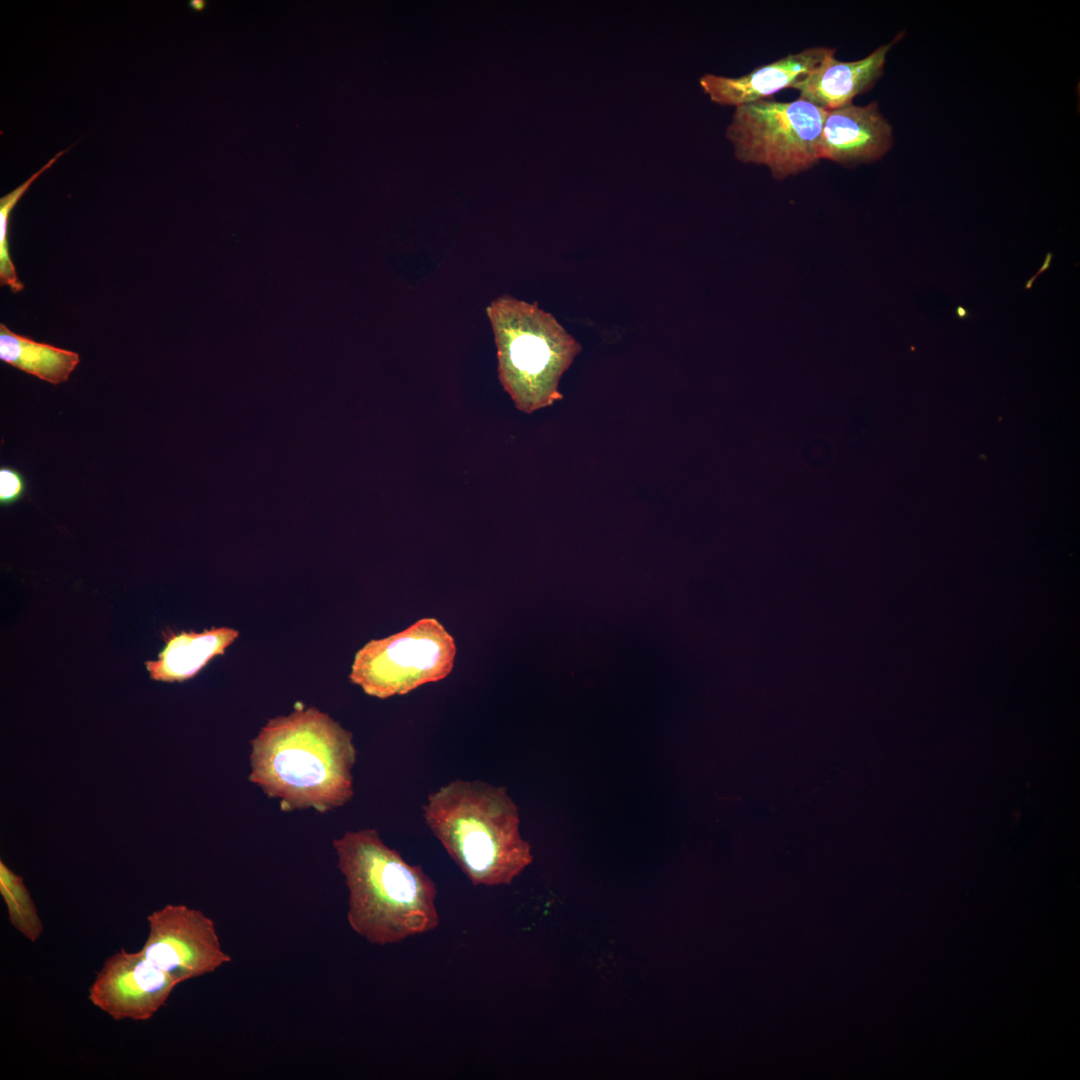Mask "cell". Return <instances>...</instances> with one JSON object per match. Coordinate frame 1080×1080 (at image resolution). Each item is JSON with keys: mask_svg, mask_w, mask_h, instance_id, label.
<instances>
[{"mask_svg": "<svg viewBox=\"0 0 1080 1080\" xmlns=\"http://www.w3.org/2000/svg\"><path fill=\"white\" fill-rule=\"evenodd\" d=\"M832 53L834 48L809 47L738 77L705 74L699 84L712 102L737 107L793 88Z\"/></svg>", "mask_w": 1080, "mask_h": 1080, "instance_id": "cell-10", "label": "cell"}, {"mask_svg": "<svg viewBox=\"0 0 1080 1080\" xmlns=\"http://www.w3.org/2000/svg\"><path fill=\"white\" fill-rule=\"evenodd\" d=\"M0 359L21 371L57 385L68 380L79 354L18 335L0 324Z\"/></svg>", "mask_w": 1080, "mask_h": 1080, "instance_id": "cell-13", "label": "cell"}, {"mask_svg": "<svg viewBox=\"0 0 1080 1080\" xmlns=\"http://www.w3.org/2000/svg\"><path fill=\"white\" fill-rule=\"evenodd\" d=\"M894 143L893 128L877 102L849 104L827 110L820 133L817 156L853 167L883 158Z\"/></svg>", "mask_w": 1080, "mask_h": 1080, "instance_id": "cell-9", "label": "cell"}, {"mask_svg": "<svg viewBox=\"0 0 1080 1080\" xmlns=\"http://www.w3.org/2000/svg\"><path fill=\"white\" fill-rule=\"evenodd\" d=\"M148 937L139 951L179 983L214 972L231 961L214 921L185 905H166L147 917Z\"/></svg>", "mask_w": 1080, "mask_h": 1080, "instance_id": "cell-7", "label": "cell"}, {"mask_svg": "<svg viewBox=\"0 0 1080 1080\" xmlns=\"http://www.w3.org/2000/svg\"><path fill=\"white\" fill-rule=\"evenodd\" d=\"M348 888L347 921L368 942L388 945L434 930L437 889L420 866L406 862L375 829L333 841Z\"/></svg>", "mask_w": 1080, "mask_h": 1080, "instance_id": "cell-2", "label": "cell"}, {"mask_svg": "<svg viewBox=\"0 0 1080 1080\" xmlns=\"http://www.w3.org/2000/svg\"><path fill=\"white\" fill-rule=\"evenodd\" d=\"M826 114L802 98L790 102L765 98L735 107L725 136L737 160L766 166L781 180L819 161L817 146Z\"/></svg>", "mask_w": 1080, "mask_h": 1080, "instance_id": "cell-5", "label": "cell"}, {"mask_svg": "<svg viewBox=\"0 0 1080 1080\" xmlns=\"http://www.w3.org/2000/svg\"><path fill=\"white\" fill-rule=\"evenodd\" d=\"M903 36L904 32L897 34L891 42L856 61H839L832 53L793 89L799 92V98L824 110L852 104L856 96L868 92L880 79L889 51Z\"/></svg>", "mask_w": 1080, "mask_h": 1080, "instance_id": "cell-11", "label": "cell"}, {"mask_svg": "<svg viewBox=\"0 0 1080 1080\" xmlns=\"http://www.w3.org/2000/svg\"><path fill=\"white\" fill-rule=\"evenodd\" d=\"M189 4L197 11H200L205 7V2L202 0H192L189 2Z\"/></svg>", "mask_w": 1080, "mask_h": 1080, "instance_id": "cell-17", "label": "cell"}, {"mask_svg": "<svg viewBox=\"0 0 1080 1080\" xmlns=\"http://www.w3.org/2000/svg\"><path fill=\"white\" fill-rule=\"evenodd\" d=\"M67 151L68 149L57 153L23 184L0 199V284L1 286H8L13 293L22 291L24 284L19 279L9 254L8 229L10 214L31 184Z\"/></svg>", "mask_w": 1080, "mask_h": 1080, "instance_id": "cell-15", "label": "cell"}, {"mask_svg": "<svg viewBox=\"0 0 1080 1080\" xmlns=\"http://www.w3.org/2000/svg\"><path fill=\"white\" fill-rule=\"evenodd\" d=\"M455 656L454 638L436 618L426 617L365 644L355 655L349 678L366 694L385 699L446 678Z\"/></svg>", "mask_w": 1080, "mask_h": 1080, "instance_id": "cell-6", "label": "cell"}, {"mask_svg": "<svg viewBox=\"0 0 1080 1080\" xmlns=\"http://www.w3.org/2000/svg\"><path fill=\"white\" fill-rule=\"evenodd\" d=\"M423 817L474 885H508L532 862L505 787L453 780L428 796Z\"/></svg>", "mask_w": 1080, "mask_h": 1080, "instance_id": "cell-3", "label": "cell"}, {"mask_svg": "<svg viewBox=\"0 0 1080 1080\" xmlns=\"http://www.w3.org/2000/svg\"><path fill=\"white\" fill-rule=\"evenodd\" d=\"M251 745L249 779L283 810L323 812L352 798V734L317 708L270 719Z\"/></svg>", "mask_w": 1080, "mask_h": 1080, "instance_id": "cell-1", "label": "cell"}, {"mask_svg": "<svg viewBox=\"0 0 1080 1080\" xmlns=\"http://www.w3.org/2000/svg\"><path fill=\"white\" fill-rule=\"evenodd\" d=\"M487 313L498 349L499 378L516 407L531 413L562 399L558 383L580 345L549 313L507 296Z\"/></svg>", "mask_w": 1080, "mask_h": 1080, "instance_id": "cell-4", "label": "cell"}, {"mask_svg": "<svg viewBox=\"0 0 1080 1080\" xmlns=\"http://www.w3.org/2000/svg\"><path fill=\"white\" fill-rule=\"evenodd\" d=\"M238 636L239 632L229 627L169 633L158 659L147 661L146 669L152 680L184 682L197 675L214 657L223 655Z\"/></svg>", "mask_w": 1080, "mask_h": 1080, "instance_id": "cell-12", "label": "cell"}, {"mask_svg": "<svg viewBox=\"0 0 1080 1080\" xmlns=\"http://www.w3.org/2000/svg\"><path fill=\"white\" fill-rule=\"evenodd\" d=\"M0 892L6 903L11 925L26 939L36 942L44 925L22 877L0 862Z\"/></svg>", "mask_w": 1080, "mask_h": 1080, "instance_id": "cell-14", "label": "cell"}, {"mask_svg": "<svg viewBox=\"0 0 1080 1080\" xmlns=\"http://www.w3.org/2000/svg\"><path fill=\"white\" fill-rule=\"evenodd\" d=\"M26 491V481L18 470L2 466L0 468V504L8 506L20 500Z\"/></svg>", "mask_w": 1080, "mask_h": 1080, "instance_id": "cell-16", "label": "cell"}, {"mask_svg": "<svg viewBox=\"0 0 1080 1080\" xmlns=\"http://www.w3.org/2000/svg\"><path fill=\"white\" fill-rule=\"evenodd\" d=\"M178 984L139 951L121 949L106 959L89 988L88 998L114 1020L145 1021L166 1003Z\"/></svg>", "mask_w": 1080, "mask_h": 1080, "instance_id": "cell-8", "label": "cell"}]
</instances>
